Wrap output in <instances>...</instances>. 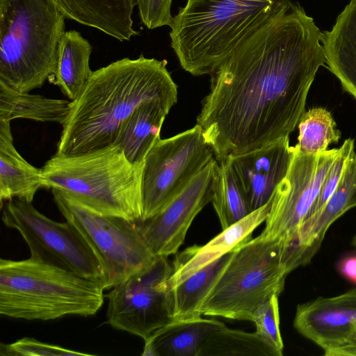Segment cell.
<instances>
[{"instance_id": "cell-3", "label": "cell", "mask_w": 356, "mask_h": 356, "mask_svg": "<svg viewBox=\"0 0 356 356\" xmlns=\"http://www.w3.org/2000/svg\"><path fill=\"white\" fill-rule=\"evenodd\" d=\"M284 0H187L174 17L171 47L193 76L211 74Z\"/></svg>"}, {"instance_id": "cell-29", "label": "cell", "mask_w": 356, "mask_h": 356, "mask_svg": "<svg viewBox=\"0 0 356 356\" xmlns=\"http://www.w3.org/2000/svg\"><path fill=\"white\" fill-rule=\"evenodd\" d=\"M354 153L355 140L348 138L339 148L338 154L324 178L318 195L304 222L314 216L326 203L337 188L345 168Z\"/></svg>"}, {"instance_id": "cell-11", "label": "cell", "mask_w": 356, "mask_h": 356, "mask_svg": "<svg viewBox=\"0 0 356 356\" xmlns=\"http://www.w3.org/2000/svg\"><path fill=\"white\" fill-rule=\"evenodd\" d=\"M172 273L168 257L157 256L149 266L113 286L106 295L108 323L145 341L172 321Z\"/></svg>"}, {"instance_id": "cell-28", "label": "cell", "mask_w": 356, "mask_h": 356, "mask_svg": "<svg viewBox=\"0 0 356 356\" xmlns=\"http://www.w3.org/2000/svg\"><path fill=\"white\" fill-rule=\"evenodd\" d=\"M296 147L305 154H318L327 150L332 143L341 138V131L330 111L317 107L308 110L298 125Z\"/></svg>"}, {"instance_id": "cell-31", "label": "cell", "mask_w": 356, "mask_h": 356, "mask_svg": "<svg viewBox=\"0 0 356 356\" xmlns=\"http://www.w3.org/2000/svg\"><path fill=\"white\" fill-rule=\"evenodd\" d=\"M1 355L57 356L90 355L63 347L43 343L33 338L24 337L10 344H1Z\"/></svg>"}, {"instance_id": "cell-17", "label": "cell", "mask_w": 356, "mask_h": 356, "mask_svg": "<svg viewBox=\"0 0 356 356\" xmlns=\"http://www.w3.org/2000/svg\"><path fill=\"white\" fill-rule=\"evenodd\" d=\"M270 207V201L222 229L204 245H195L181 252L172 263V273L169 278L170 289L193 273L250 240L253 231L266 220Z\"/></svg>"}, {"instance_id": "cell-1", "label": "cell", "mask_w": 356, "mask_h": 356, "mask_svg": "<svg viewBox=\"0 0 356 356\" xmlns=\"http://www.w3.org/2000/svg\"><path fill=\"white\" fill-rule=\"evenodd\" d=\"M323 33L284 0L211 74L197 122L217 161L289 137L325 64Z\"/></svg>"}, {"instance_id": "cell-2", "label": "cell", "mask_w": 356, "mask_h": 356, "mask_svg": "<svg viewBox=\"0 0 356 356\" xmlns=\"http://www.w3.org/2000/svg\"><path fill=\"white\" fill-rule=\"evenodd\" d=\"M166 64L140 55L93 71L70 102L56 153L77 155L113 145L123 123L146 102L159 101L170 110L178 92Z\"/></svg>"}, {"instance_id": "cell-18", "label": "cell", "mask_w": 356, "mask_h": 356, "mask_svg": "<svg viewBox=\"0 0 356 356\" xmlns=\"http://www.w3.org/2000/svg\"><path fill=\"white\" fill-rule=\"evenodd\" d=\"M67 19L96 29L120 41L140 33L134 28L136 0H51Z\"/></svg>"}, {"instance_id": "cell-15", "label": "cell", "mask_w": 356, "mask_h": 356, "mask_svg": "<svg viewBox=\"0 0 356 356\" xmlns=\"http://www.w3.org/2000/svg\"><path fill=\"white\" fill-rule=\"evenodd\" d=\"M293 154L289 137H284L247 152L230 154L225 159L251 212L270 201L288 171Z\"/></svg>"}, {"instance_id": "cell-6", "label": "cell", "mask_w": 356, "mask_h": 356, "mask_svg": "<svg viewBox=\"0 0 356 356\" xmlns=\"http://www.w3.org/2000/svg\"><path fill=\"white\" fill-rule=\"evenodd\" d=\"M65 19L51 0H0V81L29 92L53 77Z\"/></svg>"}, {"instance_id": "cell-10", "label": "cell", "mask_w": 356, "mask_h": 356, "mask_svg": "<svg viewBox=\"0 0 356 356\" xmlns=\"http://www.w3.org/2000/svg\"><path fill=\"white\" fill-rule=\"evenodd\" d=\"M214 159L197 124L172 137L159 138L143 163L142 220L162 210Z\"/></svg>"}, {"instance_id": "cell-33", "label": "cell", "mask_w": 356, "mask_h": 356, "mask_svg": "<svg viewBox=\"0 0 356 356\" xmlns=\"http://www.w3.org/2000/svg\"><path fill=\"white\" fill-rule=\"evenodd\" d=\"M338 269L343 277L356 284V255L343 258L339 263Z\"/></svg>"}, {"instance_id": "cell-34", "label": "cell", "mask_w": 356, "mask_h": 356, "mask_svg": "<svg viewBox=\"0 0 356 356\" xmlns=\"http://www.w3.org/2000/svg\"><path fill=\"white\" fill-rule=\"evenodd\" d=\"M353 243L356 247V236L353 238Z\"/></svg>"}, {"instance_id": "cell-24", "label": "cell", "mask_w": 356, "mask_h": 356, "mask_svg": "<svg viewBox=\"0 0 356 356\" xmlns=\"http://www.w3.org/2000/svg\"><path fill=\"white\" fill-rule=\"evenodd\" d=\"M71 101L20 92L0 81V122L18 118L64 123Z\"/></svg>"}, {"instance_id": "cell-9", "label": "cell", "mask_w": 356, "mask_h": 356, "mask_svg": "<svg viewBox=\"0 0 356 356\" xmlns=\"http://www.w3.org/2000/svg\"><path fill=\"white\" fill-rule=\"evenodd\" d=\"M1 207L3 223L19 233L31 258L100 282L104 286L102 266L70 223L54 221L37 210L32 202L17 198L6 201Z\"/></svg>"}, {"instance_id": "cell-14", "label": "cell", "mask_w": 356, "mask_h": 356, "mask_svg": "<svg viewBox=\"0 0 356 356\" xmlns=\"http://www.w3.org/2000/svg\"><path fill=\"white\" fill-rule=\"evenodd\" d=\"M293 326L325 356H356V289L299 305Z\"/></svg>"}, {"instance_id": "cell-7", "label": "cell", "mask_w": 356, "mask_h": 356, "mask_svg": "<svg viewBox=\"0 0 356 356\" xmlns=\"http://www.w3.org/2000/svg\"><path fill=\"white\" fill-rule=\"evenodd\" d=\"M288 251L260 235L235 248L200 307V315L252 321L257 309L280 295L290 270Z\"/></svg>"}, {"instance_id": "cell-21", "label": "cell", "mask_w": 356, "mask_h": 356, "mask_svg": "<svg viewBox=\"0 0 356 356\" xmlns=\"http://www.w3.org/2000/svg\"><path fill=\"white\" fill-rule=\"evenodd\" d=\"M225 325L215 319L174 320L155 331L147 340L143 356H197L199 350L214 330Z\"/></svg>"}, {"instance_id": "cell-4", "label": "cell", "mask_w": 356, "mask_h": 356, "mask_svg": "<svg viewBox=\"0 0 356 356\" xmlns=\"http://www.w3.org/2000/svg\"><path fill=\"white\" fill-rule=\"evenodd\" d=\"M143 163H131L118 147L111 145L77 155L56 153L42 171L47 188L101 214L138 222L143 213Z\"/></svg>"}, {"instance_id": "cell-27", "label": "cell", "mask_w": 356, "mask_h": 356, "mask_svg": "<svg viewBox=\"0 0 356 356\" xmlns=\"http://www.w3.org/2000/svg\"><path fill=\"white\" fill-rule=\"evenodd\" d=\"M211 202L222 229L251 213L234 172L225 160L217 161Z\"/></svg>"}, {"instance_id": "cell-8", "label": "cell", "mask_w": 356, "mask_h": 356, "mask_svg": "<svg viewBox=\"0 0 356 356\" xmlns=\"http://www.w3.org/2000/svg\"><path fill=\"white\" fill-rule=\"evenodd\" d=\"M54 202L93 252L104 270V287L111 289L149 266L157 256L148 247L138 222L103 215L51 189Z\"/></svg>"}, {"instance_id": "cell-26", "label": "cell", "mask_w": 356, "mask_h": 356, "mask_svg": "<svg viewBox=\"0 0 356 356\" xmlns=\"http://www.w3.org/2000/svg\"><path fill=\"white\" fill-rule=\"evenodd\" d=\"M256 332L227 327L213 331L202 344L197 356H282Z\"/></svg>"}, {"instance_id": "cell-13", "label": "cell", "mask_w": 356, "mask_h": 356, "mask_svg": "<svg viewBox=\"0 0 356 356\" xmlns=\"http://www.w3.org/2000/svg\"><path fill=\"white\" fill-rule=\"evenodd\" d=\"M217 161L214 159L158 213L138 221L141 234L156 256L177 252L196 216L211 202Z\"/></svg>"}, {"instance_id": "cell-16", "label": "cell", "mask_w": 356, "mask_h": 356, "mask_svg": "<svg viewBox=\"0 0 356 356\" xmlns=\"http://www.w3.org/2000/svg\"><path fill=\"white\" fill-rule=\"evenodd\" d=\"M356 207V153L348 161L333 193L322 209L305 221L294 248L289 254L292 268L308 264L318 252L331 226L346 211Z\"/></svg>"}, {"instance_id": "cell-25", "label": "cell", "mask_w": 356, "mask_h": 356, "mask_svg": "<svg viewBox=\"0 0 356 356\" xmlns=\"http://www.w3.org/2000/svg\"><path fill=\"white\" fill-rule=\"evenodd\" d=\"M230 255L231 252L216 259L171 289L173 321L201 316L202 302Z\"/></svg>"}, {"instance_id": "cell-20", "label": "cell", "mask_w": 356, "mask_h": 356, "mask_svg": "<svg viewBox=\"0 0 356 356\" xmlns=\"http://www.w3.org/2000/svg\"><path fill=\"white\" fill-rule=\"evenodd\" d=\"M46 188L42 168L27 162L13 144L10 122H0V200L17 198L32 202L37 191Z\"/></svg>"}, {"instance_id": "cell-12", "label": "cell", "mask_w": 356, "mask_h": 356, "mask_svg": "<svg viewBox=\"0 0 356 356\" xmlns=\"http://www.w3.org/2000/svg\"><path fill=\"white\" fill-rule=\"evenodd\" d=\"M288 171L270 200L266 225L260 236L278 241L290 252L321 190L339 148L318 154H305L293 147Z\"/></svg>"}, {"instance_id": "cell-23", "label": "cell", "mask_w": 356, "mask_h": 356, "mask_svg": "<svg viewBox=\"0 0 356 356\" xmlns=\"http://www.w3.org/2000/svg\"><path fill=\"white\" fill-rule=\"evenodd\" d=\"M91 53V44L80 32L70 30L63 34L52 81L71 101L79 96L93 72L90 67Z\"/></svg>"}, {"instance_id": "cell-30", "label": "cell", "mask_w": 356, "mask_h": 356, "mask_svg": "<svg viewBox=\"0 0 356 356\" xmlns=\"http://www.w3.org/2000/svg\"><path fill=\"white\" fill-rule=\"evenodd\" d=\"M278 295H273L256 312L252 322L255 332L283 355L284 344L280 330Z\"/></svg>"}, {"instance_id": "cell-5", "label": "cell", "mask_w": 356, "mask_h": 356, "mask_svg": "<svg viewBox=\"0 0 356 356\" xmlns=\"http://www.w3.org/2000/svg\"><path fill=\"white\" fill-rule=\"evenodd\" d=\"M104 288L56 266L36 261L0 260V314L28 321L95 315Z\"/></svg>"}, {"instance_id": "cell-19", "label": "cell", "mask_w": 356, "mask_h": 356, "mask_svg": "<svg viewBox=\"0 0 356 356\" xmlns=\"http://www.w3.org/2000/svg\"><path fill=\"white\" fill-rule=\"evenodd\" d=\"M322 43L327 68L356 99V0H350L332 29L323 32Z\"/></svg>"}, {"instance_id": "cell-32", "label": "cell", "mask_w": 356, "mask_h": 356, "mask_svg": "<svg viewBox=\"0 0 356 356\" xmlns=\"http://www.w3.org/2000/svg\"><path fill=\"white\" fill-rule=\"evenodd\" d=\"M172 0H136L142 23L148 29L168 26L171 27L174 17L171 14Z\"/></svg>"}, {"instance_id": "cell-22", "label": "cell", "mask_w": 356, "mask_h": 356, "mask_svg": "<svg viewBox=\"0 0 356 356\" xmlns=\"http://www.w3.org/2000/svg\"><path fill=\"white\" fill-rule=\"evenodd\" d=\"M170 111L156 100L142 104L123 123L113 145L118 147L131 163H143L151 148L161 138V129Z\"/></svg>"}]
</instances>
